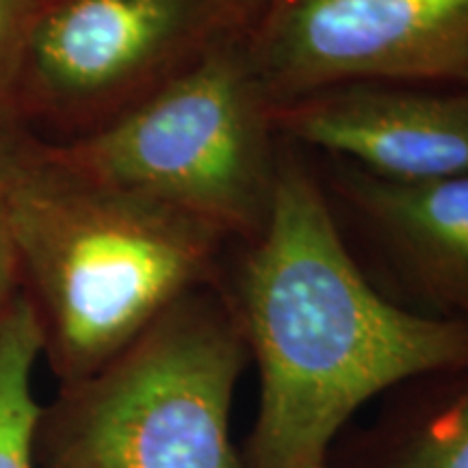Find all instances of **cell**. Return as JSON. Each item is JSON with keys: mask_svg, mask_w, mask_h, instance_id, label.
<instances>
[{"mask_svg": "<svg viewBox=\"0 0 468 468\" xmlns=\"http://www.w3.org/2000/svg\"><path fill=\"white\" fill-rule=\"evenodd\" d=\"M42 3H44V0H42Z\"/></svg>", "mask_w": 468, "mask_h": 468, "instance_id": "cell-16", "label": "cell"}, {"mask_svg": "<svg viewBox=\"0 0 468 468\" xmlns=\"http://www.w3.org/2000/svg\"><path fill=\"white\" fill-rule=\"evenodd\" d=\"M269 102L327 87H468V0H276L245 31Z\"/></svg>", "mask_w": 468, "mask_h": 468, "instance_id": "cell-6", "label": "cell"}, {"mask_svg": "<svg viewBox=\"0 0 468 468\" xmlns=\"http://www.w3.org/2000/svg\"><path fill=\"white\" fill-rule=\"evenodd\" d=\"M234 310L261 378L248 468L324 466L362 403L406 379L468 371V321L412 313L373 289L295 161H280Z\"/></svg>", "mask_w": 468, "mask_h": 468, "instance_id": "cell-1", "label": "cell"}, {"mask_svg": "<svg viewBox=\"0 0 468 468\" xmlns=\"http://www.w3.org/2000/svg\"><path fill=\"white\" fill-rule=\"evenodd\" d=\"M5 204L42 360L58 386L90 378L210 284L226 241L208 221L79 172L46 145Z\"/></svg>", "mask_w": 468, "mask_h": 468, "instance_id": "cell-2", "label": "cell"}, {"mask_svg": "<svg viewBox=\"0 0 468 468\" xmlns=\"http://www.w3.org/2000/svg\"><path fill=\"white\" fill-rule=\"evenodd\" d=\"M248 343L204 284L90 378L42 403L35 468H241L230 410Z\"/></svg>", "mask_w": 468, "mask_h": 468, "instance_id": "cell-3", "label": "cell"}, {"mask_svg": "<svg viewBox=\"0 0 468 468\" xmlns=\"http://www.w3.org/2000/svg\"><path fill=\"white\" fill-rule=\"evenodd\" d=\"M5 197H0V314L22 292L20 259H17L14 234H11Z\"/></svg>", "mask_w": 468, "mask_h": 468, "instance_id": "cell-13", "label": "cell"}, {"mask_svg": "<svg viewBox=\"0 0 468 468\" xmlns=\"http://www.w3.org/2000/svg\"><path fill=\"white\" fill-rule=\"evenodd\" d=\"M466 379L408 438L393 468H468V371Z\"/></svg>", "mask_w": 468, "mask_h": 468, "instance_id": "cell-10", "label": "cell"}, {"mask_svg": "<svg viewBox=\"0 0 468 468\" xmlns=\"http://www.w3.org/2000/svg\"><path fill=\"white\" fill-rule=\"evenodd\" d=\"M42 154L44 145L14 115H0V197L7 196Z\"/></svg>", "mask_w": 468, "mask_h": 468, "instance_id": "cell-12", "label": "cell"}, {"mask_svg": "<svg viewBox=\"0 0 468 468\" xmlns=\"http://www.w3.org/2000/svg\"><path fill=\"white\" fill-rule=\"evenodd\" d=\"M250 22L228 0H44L11 115L46 148L102 131Z\"/></svg>", "mask_w": 468, "mask_h": 468, "instance_id": "cell-5", "label": "cell"}, {"mask_svg": "<svg viewBox=\"0 0 468 468\" xmlns=\"http://www.w3.org/2000/svg\"><path fill=\"white\" fill-rule=\"evenodd\" d=\"M269 117L276 133L347 156L378 178L425 183L468 174V87L338 85L271 102Z\"/></svg>", "mask_w": 468, "mask_h": 468, "instance_id": "cell-7", "label": "cell"}, {"mask_svg": "<svg viewBox=\"0 0 468 468\" xmlns=\"http://www.w3.org/2000/svg\"><path fill=\"white\" fill-rule=\"evenodd\" d=\"M273 3H276V0H228V5H230L232 9H237L250 25Z\"/></svg>", "mask_w": 468, "mask_h": 468, "instance_id": "cell-14", "label": "cell"}, {"mask_svg": "<svg viewBox=\"0 0 468 468\" xmlns=\"http://www.w3.org/2000/svg\"><path fill=\"white\" fill-rule=\"evenodd\" d=\"M338 189L419 295L468 321V174L399 183L349 163Z\"/></svg>", "mask_w": 468, "mask_h": 468, "instance_id": "cell-8", "label": "cell"}, {"mask_svg": "<svg viewBox=\"0 0 468 468\" xmlns=\"http://www.w3.org/2000/svg\"><path fill=\"white\" fill-rule=\"evenodd\" d=\"M245 31L204 48L161 90L80 142L46 148L104 183L256 239L276 191L269 98Z\"/></svg>", "mask_w": 468, "mask_h": 468, "instance_id": "cell-4", "label": "cell"}, {"mask_svg": "<svg viewBox=\"0 0 468 468\" xmlns=\"http://www.w3.org/2000/svg\"><path fill=\"white\" fill-rule=\"evenodd\" d=\"M42 0H0V115L11 113V98L27 35Z\"/></svg>", "mask_w": 468, "mask_h": 468, "instance_id": "cell-11", "label": "cell"}, {"mask_svg": "<svg viewBox=\"0 0 468 468\" xmlns=\"http://www.w3.org/2000/svg\"><path fill=\"white\" fill-rule=\"evenodd\" d=\"M42 332L25 291L0 314V468H35V434L42 403L35 368Z\"/></svg>", "mask_w": 468, "mask_h": 468, "instance_id": "cell-9", "label": "cell"}, {"mask_svg": "<svg viewBox=\"0 0 468 468\" xmlns=\"http://www.w3.org/2000/svg\"><path fill=\"white\" fill-rule=\"evenodd\" d=\"M317 468H325V464L324 466H317Z\"/></svg>", "mask_w": 468, "mask_h": 468, "instance_id": "cell-15", "label": "cell"}]
</instances>
